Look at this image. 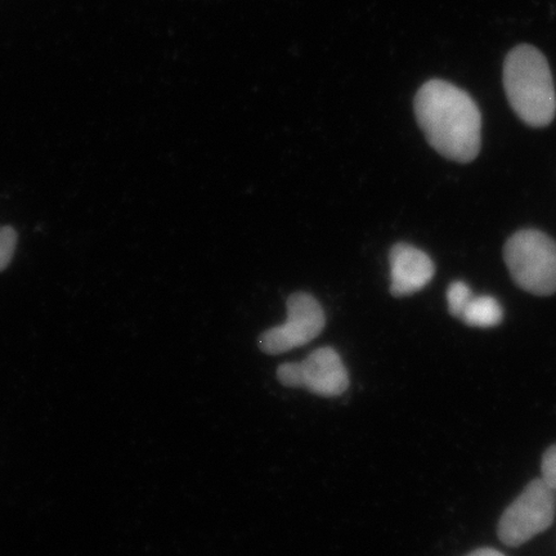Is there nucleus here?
Wrapping results in <instances>:
<instances>
[{"mask_svg": "<svg viewBox=\"0 0 556 556\" xmlns=\"http://www.w3.org/2000/svg\"><path fill=\"white\" fill-rule=\"evenodd\" d=\"M472 296L475 294H472L468 283L463 281L452 282L447 290V304L451 315L460 318Z\"/></svg>", "mask_w": 556, "mask_h": 556, "instance_id": "nucleus-9", "label": "nucleus"}, {"mask_svg": "<svg viewBox=\"0 0 556 556\" xmlns=\"http://www.w3.org/2000/svg\"><path fill=\"white\" fill-rule=\"evenodd\" d=\"M542 479L556 492V444L548 448L542 457Z\"/></svg>", "mask_w": 556, "mask_h": 556, "instance_id": "nucleus-12", "label": "nucleus"}, {"mask_svg": "<svg viewBox=\"0 0 556 556\" xmlns=\"http://www.w3.org/2000/svg\"><path fill=\"white\" fill-rule=\"evenodd\" d=\"M504 260L514 282L539 296L556 293V243L538 229H521L507 240Z\"/></svg>", "mask_w": 556, "mask_h": 556, "instance_id": "nucleus-3", "label": "nucleus"}, {"mask_svg": "<svg viewBox=\"0 0 556 556\" xmlns=\"http://www.w3.org/2000/svg\"><path fill=\"white\" fill-rule=\"evenodd\" d=\"M389 262H391V294L395 298L419 293L433 280L435 267L432 258L409 243H395L389 254Z\"/></svg>", "mask_w": 556, "mask_h": 556, "instance_id": "nucleus-6", "label": "nucleus"}, {"mask_svg": "<svg viewBox=\"0 0 556 556\" xmlns=\"http://www.w3.org/2000/svg\"><path fill=\"white\" fill-rule=\"evenodd\" d=\"M277 378L288 388H304L303 370L301 364H283L278 367Z\"/></svg>", "mask_w": 556, "mask_h": 556, "instance_id": "nucleus-11", "label": "nucleus"}, {"mask_svg": "<svg viewBox=\"0 0 556 556\" xmlns=\"http://www.w3.org/2000/svg\"><path fill=\"white\" fill-rule=\"evenodd\" d=\"M556 514V492L544 479H534L504 511L497 534L506 546L518 547L551 528Z\"/></svg>", "mask_w": 556, "mask_h": 556, "instance_id": "nucleus-4", "label": "nucleus"}, {"mask_svg": "<svg viewBox=\"0 0 556 556\" xmlns=\"http://www.w3.org/2000/svg\"><path fill=\"white\" fill-rule=\"evenodd\" d=\"M18 233L12 226L0 227V273L9 268L15 255Z\"/></svg>", "mask_w": 556, "mask_h": 556, "instance_id": "nucleus-10", "label": "nucleus"}, {"mask_svg": "<svg viewBox=\"0 0 556 556\" xmlns=\"http://www.w3.org/2000/svg\"><path fill=\"white\" fill-rule=\"evenodd\" d=\"M467 556H505V555L497 551H493V548H478V551L472 552Z\"/></svg>", "mask_w": 556, "mask_h": 556, "instance_id": "nucleus-13", "label": "nucleus"}, {"mask_svg": "<svg viewBox=\"0 0 556 556\" xmlns=\"http://www.w3.org/2000/svg\"><path fill=\"white\" fill-rule=\"evenodd\" d=\"M301 365L304 389L319 397H339L350 388V377L343 361L330 346L312 352Z\"/></svg>", "mask_w": 556, "mask_h": 556, "instance_id": "nucleus-7", "label": "nucleus"}, {"mask_svg": "<svg viewBox=\"0 0 556 556\" xmlns=\"http://www.w3.org/2000/svg\"><path fill=\"white\" fill-rule=\"evenodd\" d=\"M460 319L470 328L491 329L503 323L504 311L496 298L475 295L463 312Z\"/></svg>", "mask_w": 556, "mask_h": 556, "instance_id": "nucleus-8", "label": "nucleus"}, {"mask_svg": "<svg viewBox=\"0 0 556 556\" xmlns=\"http://www.w3.org/2000/svg\"><path fill=\"white\" fill-rule=\"evenodd\" d=\"M504 88L521 122L544 128L554 121L556 93L552 70L538 48L520 45L506 55Z\"/></svg>", "mask_w": 556, "mask_h": 556, "instance_id": "nucleus-2", "label": "nucleus"}, {"mask_svg": "<svg viewBox=\"0 0 556 556\" xmlns=\"http://www.w3.org/2000/svg\"><path fill=\"white\" fill-rule=\"evenodd\" d=\"M325 325V312L317 299L307 293H295L288 299L287 323L264 331L260 348L273 356L293 351L315 340Z\"/></svg>", "mask_w": 556, "mask_h": 556, "instance_id": "nucleus-5", "label": "nucleus"}, {"mask_svg": "<svg viewBox=\"0 0 556 556\" xmlns=\"http://www.w3.org/2000/svg\"><path fill=\"white\" fill-rule=\"evenodd\" d=\"M416 121L438 154L467 164L482 144V114L470 94L448 81L433 79L415 96Z\"/></svg>", "mask_w": 556, "mask_h": 556, "instance_id": "nucleus-1", "label": "nucleus"}]
</instances>
